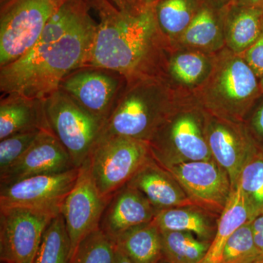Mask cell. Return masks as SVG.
<instances>
[{
  "label": "cell",
  "mask_w": 263,
  "mask_h": 263,
  "mask_svg": "<svg viewBox=\"0 0 263 263\" xmlns=\"http://www.w3.org/2000/svg\"><path fill=\"white\" fill-rule=\"evenodd\" d=\"M252 218L263 214V150L262 147L246 164L238 179Z\"/></svg>",
  "instance_id": "83f0119b"
},
{
  "label": "cell",
  "mask_w": 263,
  "mask_h": 263,
  "mask_svg": "<svg viewBox=\"0 0 263 263\" xmlns=\"http://www.w3.org/2000/svg\"><path fill=\"white\" fill-rule=\"evenodd\" d=\"M248 263H263V255L259 256V257L254 259V260L251 261Z\"/></svg>",
  "instance_id": "f35d334b"
},
{
  "label": "cell",
  "mask_w": 263,
  "mask_h": 263,
  "mask_svg": "<svg viewBox=\"0 0 263 263\" xmlns=\"http://www.w3.org/2000/svg\"><path fill=\"white\" fill-rule=\"evenodd\" d=\"M214 5L220 8H226L228 5L234 3L235 0H211Z\"/></svg>",
  "instance_id": "74e56055"
},
{
  "label": "cell",
  "mask_w": 263,
  "mask_h": 263,
  "mask_svg": "<svg viewBox=\"0 0 263 263\" xmlns=\"http://www.w3.org/2000/svg\"><path fill=\"white\" fill-rule=\"evenodd\" d=\"M262 95L254 71L240 55L226 47L216 53L212 75L193 97L208 113L245 122Z\"/></svg>",
  "instance_id": "277c9868"
},
{
  "label": "cell",
  "mask_w": 263,
  "mask_h": 263,
  "mask_svg": "<svg viewBox=\"0 0 263 263\" xmlns=\"http://www.w3.org/2000/svg\"><path fill=\"white\" fill-rule=\"evenodd\" d=\"M155 214L146 197L127 184L110 197L102 216L100 230L114 241L123 232L153 221Z\"/></svg>",
  "instance_id": "2e32d148"
},
{
  "label": "cell",
  "mask_w": 263,
  "mask_h": 263,
  "mask_svg": "<svg viewBox=\"0 0 263 263\" xmlns=\"http://www.w3.org/2000/svg\"><path fill=\"white\" fill-rule=\"evenodd\" d=\"M90 8L89 0H67L59 6L35 45L0 67L2 94L44 100L67 76L84 67L97 28Z\"/></svg>",
  "instance_id": "6da1fadb"
},
{
  "label": "cell",
  "mask_w": 263,
  "mask_h": 263,
  "mask_svg": "<svg viewBox=\"0 0 263 263\" xmlns=\"http://www.w3.org/2000/svg\"><path fill=\"white\" fill-rule=\"evenodd\" d=\"M152 157L148 142L100 136L85 164L99 191L110 200Z\"/></svg>",
  "instance_id": "8992f818"
},
{
  "label": "cell",
  "mask_w": 263,
  "mask_h": 263,
  "mask_svg": "<svg viewBox=\"0 0 263 263\" xmlns=\"http://www.w3.org/2000/svg\"><path fill=\"white\" fill-rule=\"evenodd\" d=\"M233 3L243 5V6L262 8L263 9V0H235Z\"/></svg>",
  "instance_id": "8d00e7d4"
},
{
  "label": "cell",
  "mask_w": 263,
  "mask_h": 263,
  "mask_svg": "<svg viewBox=\"0 0 263 263\" xmlns=\"http://www.w3.org/2000/svg\"><path fill=\"white\" fill-rule=\"evenodd\" d=\"M250 224L254 243L259 252L263 254V214L254 218Z\"/></svg>",
  "instance_id": "836d02e7"
},
{
  "label": "cell",
  "mask_w": 263,
  "mask_h": 263,
  "mask_svg": "<svg viewBox=\"0 0 263 263\" xmlns=\"http://www.w3.org/2000/svg\"><path fill=\"white\" fill-rule=\"evenodd\" d=\"M55 216L27 208H0L1 262L33 263L43 234Z\"/></svg>",
  "instance_id": "30bf717a"
},
{
  "label": "cell",
  "mask_w": 263,
  "mask_h": 263,
  "mask_svg": "<svg viewBox=\"0 0 263 263\" xmlns=\"http://www.w3.org/2000/svg\"><path fill=\"white\" fill-rule=\"evenodd\" d=\"M183 98L164 78L127 83L100 136H124L149 142Z\"/></svg>",
  "instance_id": "3957f363"
},
{
  "label": "cell",
  "mask_w": 263,
  "mask_h": 263,
  "mask_svg": "<svg viewBox=\"0 0 263 263\" xmlns=\"http://www.w3.org/2000/svg\"><path fill=\"white\" fill-rule=\"evenodd\" d=\"M79 174V168H74L60 174L33 176L0 186V208H27L59 215Z\"/></svg>",
  "instance_id": "4fadbf2b"
},
{
  "label": "cell",
  "mask_w": 263,
  "mask_h": 263,
  "mask_svg": "<svg viewBox=\"0 0 263 263\" xmlns=\"http://www.w3.org/2000/svg\"><path fill=\"white\" fill-rule=\"evenodd\" d=\"M50 1L56 3L57 5H62V3H65V2L67 1V0H50Z\"/></svg>",
  "instance_id": "ab89813d"
},
{
  "label": "cell",
  "mask_w": 263,
  "mask_h": 263,
  "mask_svg": "<svg viewBox=\"0 0 263 263\" xmlns=\"http://www.w3.org/2000/svg\"><path fill=\"white\" fill-rule=\"evenodd\" d=\"M160 232L162 259L170 263H199L212 243L187 232Z\"/></svg>",
  "instance_id": "484cf974"
},
{
  "label": "cell",
  "mask_w": 263,
  "mask_h": 263,
  "mask_svg": "<svg viewBox=\"0 0 263 263\" xmlns=\"http://www.w3.org/2000/svg\"><path fill=\"white\" fill-rule=\"evenodd\" d=\"M158 263H170V262H167V261L164 260V259H161L160 262H159Z\"/></svg>",
  "instance_id": "7bdbcfd3"
},
{
  "label": "cell",
  "mask_w": 263,
  "mask_h": 263,
  "mask_svg": "<svg viewBox=\"0 0 263 263\" xmlns=\"http://www.w3.org/2000/svg\"><path fill=\"white\" fill-rule=\"evenodd\" d=\"M9 1V0H0V2H1V5L5 4V3H6L7 2Z\"/></svg>",
  "instance_id": "b9f144b4"
},
{
  "label": "cell",
  "mask_w": 263,
  "mask_h": 263,
  "mask_svg": "<svg viewBox=\"0 0 263 263\" xmlns=\"http://www.w3.org/2000/svg\"><path fill=\"white\" fill-rule=\"evenodd\" d=\"M240 56L260 79L263 76V33Z\"/></svg>",
  "instance_id": "1f68e13d"
},
{
  "label": "cell",
  "mask_w": 263,
  "mask_h": 263,
  "mask_svg": "<svg viewBox=\"0 0 263 263\" xmlns=\"http://www.w3.org/2000/svg\"><path fill=\"white\" fill-rule=\"evenodd\" d=\"M43 129H44L22 132L1 140L0 174L13 165L28 151Z\"/></svg>",
  "instance_id": "4dcf8cb0"
},
{
  "label": "cell",
  "mask_w": 263,
  "mask_h": 263,
  "mask_svg": "<svg viewBox=\"0 0 263 263\" xmlns=\"http://www.w3.org/2000/svg\"><path fill=\"white\" fill-rule=\"evenodd\" d=\"M60 5L50 0H9L1 5L0 67L24 56L35 45Z\"/></svg>",
  "instance_id": "ba28073f"
},
{
  "label": "cell",
  "mask_w": 263,
  "mask_h": 263,
  "mask_svg": "<svg viewBox=\"0 0 263 263\" xmlns=\"http://www.w3.org/2000/svg\"><path fill=\"white\" fill-rule=\"evenodd\" d=\"M205 132L213 158L226 170L235 189L246 164L261 146L245 122L228 120L205 110Z\"/></svg>",
  "instance_id": "8fae6325"
},
{
  "label": "cell",
  "mask_w": 263,
  "mask_h": 263,
  "mask_svg": "<svg viewBox=\"0 0 263 263\" xmlns=\"http://www.w3.org/2000/svg\"><path fill=\"white\" fill-rule=\"evenodd\" d=\"M108 201L99 191L84 163L79 168L77 181L60 209L70 237L71 259L82 240L100 229Z\"/></svg>",
  "instance_id": "5bb4252c"
},
{
  "label": "cell",
  "mask_w": 263,
  "mask_h": 263,
  "mask_svg": "<svg viewBox=\"0 0 263 263\" xmlns=\"http://www.w3.org/2000/svg\"><path fill=\"white\" fill-rule=\"evenodd\" d=\"M201 0H157L156 18L172 49L173 45L187 29Z\"/></svg>",
  "instance_id": "d4e9b609"
},
{
  "label": "cell",
  "mask_w": 263,
  "mask_h": 263,
  "mask_svg": "<svg viewBox=\"0 0 263 263\" xmlns=\"http://www.w3.org/2000/svg\"><path fill=\"white\" fill-rule=\"evenodd\" d=\"M259 84H260L261 90H262L263 94V76L260 79H259Z\"/></svg>",
  "instance_id": "60d3db41"
},
{
  "label": "cell",
  "mask_w": 263,
  "mask_h": 263,
  "mask_svg": "<svg viewBox=\"0 0 263 263\" xmlns=\"http://www.w3.org/2000/svg\"><path fill=\"white\" fill-rule=\"evenodd\" d=\"M216 57V53L172 49L166 62L164 79L180 96L193 97L212 75Z\"/></svg>",
  "instance_id": "e0dca14e"
},
{
  "label": "cell",
  "mask_w": 263,
  "mask_h": 263,
  "mask_svg": "<svg viewBox=\"0 0 263 263\" xmlns=\"http://www.w3.org/2000/svg\"><path fill=\"white\" fill-rule=\"evenodd\" d=\"M246 119L247 124L251 134L254 137L259 146H263V100L259 102L257 106L254 107L253 111L250 117Z\"/></svg>",
  "instance_id": "d6a6232c"
},
{
  "label": "cell",
  "mask_w": 263,
  "mask_h": 263,
  "mask_svg": "<svg viewBox=\"0 0 263 263\" xmlns=\"http://www.w3.org/2000/svg\"><path fill=\"white\" fill-rule=\"evenodd\" d=\"M74 168L68 152L50 129L41 131L32 146L13 165L0 174V186L41 175L60 174Z\"/></svg>",
  "instance_id": "9a60e30c"
},
{
  "label": "cell",
  "mask_w": 263,
  "mask_h": 263,
  "mask_svg": "<svg viewBox=\"0 0 263 263\" xmlns=\"http://www.w3.org/2000/svg\"><path fill=\"white\" fill-rule=\"evenodd\" d=\"M162 165L213 158L205 132V110L194 97L181 100L148 142Z\"/></svg>",
  "instance_id": "5b68a950"
},
{
  "label": "cell",
  "mask_w": 263,
  "mask_h": 263,
  "mask_svg": "<svg viewBox=\"0 0 263 263\" xmlns=\"http://www.w3.org/2000/svg\"><path fill=\"white\" fill-rule=\"evenodd\" d=\"M250 222L240 227L228 238L219 263H248L263 255L254 243Z\"/></svg>",
  "instance_id": "f1b7e54d"
},
{
  "label": "cell",
  "mask_w": 263,
  "mask_h": 263,
  "mask_svg": "<svg viewBox=\"0 0 263 263\" xmlns=\"http://www.w3.org/2000/svg\"><path fill=\"white\" fill-rule=\"evenodd\" d=\"M224 41L230 51L240 55L263 33V9L232 3L224 9Z\"/></svg>",
  "instance_id": "44dd1931"
},
{
  "label": "cell",
  "mask_w": 263,
  "mask_h": 263,
  "mask_svg": "<svg viewBox=\"0 0 263 263\" xmlns=\"http://www.w3.org/2000/svg\"><path fill=\"white\" fill-rule=\"evenodd\" d=\"M111 263H133L130 259L128 258L120 249L115 246V252H114L113 260Z\"/></svg>",
  "instance_id": "d590c367"
},
{
  "label": "cell",
  "mask_w": 263,
  "mask_h": 263,
  "mask_svg": "<svg viewBox=\"0 0 263 263\" xmlns=\"http://www.w3.org/2000/svg\"><path fill=\"white\" fill-rule=\"evenodd\" d=\"M116 5L120 6H141L153 4L157 0H111Z\"/></svg>",
  "instance_id": "e575fe53"
},
{
  "label": "cell",
  "mask_w": 263,
  "mask_h": 263,
  "mask_svg": "<svg viewBox=\"0 0 263 263\" xmlns=\"http://www.w3.org/2000/svg\"><path fill=\"white\" fill-rule=\"evenodd\" d=\"M253 220L239 184L233 189L226 208L218 218L215 236L206 255L199 263H219L227 240L238 228Z\"/></svg>",
  "instance_id": "603a6c76"
},
{
  "label": "cell",
  "mask_w": 263,
  "mask_h": 263,
  "mask_svg": "<svg viewBox=\"0 0 263 263\" xmlns=\"http://www.w3.org/2000/svg\"><path fill=\"white\" fill-rule=\"evenodd\" d=\"M224 9L211 0H201L193 21L173 45L172 49L193 50L212 54L224 49Z\"/></svg>",
  "instance_id": "ac0fdd59"
},
{
  "label": "cell",
  "mask_w": 263,
  "mask_h": 263,
  "mask_svg": "<svg viewBox=\"0 0 263 263\" xmlns=\"http://www.w3.org/2000/svg\"><path fill=\"white\" fill-rule=\"evenodd\" d=\"M155 3L128 7L111 0H89L100 22L84 67L113 71L127 83L164 78L171 47L157 23Z\"/></svg>",
  "instance_id": "7a4b0ae2"
},
{
  "label": "cell",
  "mask_w": 263,
  "mask_h": 263,
  "mask_svg": "<svg viewBox=\"0 0 263 263\" xmlns=\"http://www.w3.org/2000/svg\"><path fill=\"white\" fill-rule=\"evenodd\" d=\"M215 217L200 208L183 206L157 211L153 221L160 231L187 232L212 242L217 228Z\"/></svg>",
  "instance_id": "7402d4cb"
},
{
  "label": "cell",
  "mask_w": 263,
  "mask_h": 263,
  "mask_svg": "<svg viewBox=\"0 0 263 263\" xmlns=\"http://www.w3.org/2000/svg\"><path fill=\"white\" fill-rule=\"evenodd\" d=\"M114 242L133 263H158L162 259L161 232L153 221L123 232Z\"/></svg>",
  "instance_id": "cb8c5ba5"
},
{
  "label": "cell",
  "mask_w": 263,
  "mask_h": 263,
  "mask_svg": "<svg viewBox=\"0 0 263 263\" xmlns=\"http://www.w3.org/2000/svg\"><path fill=\"white\" fill-rule=\"evenodd\" d=\"M160 165L178 181L195 206L219 217L233 190L229 175L220 164L212 159Z\"/></svg>",
  "instance_id": "9c48e42d"
},
{
  "label": "cell",
  "mask_w": 263,
  "mask_h": 263,
  "mask_svg": "<svg viewBox=\"0 0 263 263\" xmlns=\"http://www.w3.org/2000/svg\"><path fill=\"white\" fill-rule=\"evenodd\" d=\"M127 184L141 192L156 212L171 208L195 206L178 181L153 157Z\"/></svg>",
  "instance_id": "d6986e66"
},
{
  "label": "cell",
  "mask_w": 263,
  "mask_h": 263,
  "mask_svg": "<svg viewBox=\"0 0 263 263\" xmlns=\"http://www.w3.org/2000/svg\"><path fill=\"white\" fill-rule=\"evenodd\" d=\"M115 243L100 229L82 240L70 263H111Z\"/></svg>",
  "instance_id": "f546056e"
},
{
  "label": "cell",
  "mask_w": 263,
  "mask_h": 263,
  "mask_svg": "<svg viewBox=\"0 0 263 263\" xmlns=\"http://www.w3.org/2000/svg\"><path fill=\"white\" fill-rule=\"evenodd\" d=\"M44 110L48 127L80 168L101 135L103 123L60 89L44 99Z\"/></svg>",
  "instance_id": "52a82bcc"
},
{
  "label": "cell",
  "mask_w": 263,
  "mask_h": 263,
  "mask_svg": "<svg viewBox=\"0 0 263 263\" xmlns=\"http://www.w3.org/2000/svg\"><path fill=\"white\" fill-rule=\"evenodd\" d=\"M126 84L124 78L113 71L86 67L67 76L59 89L104 124Z\"/></svg>",
  "instance_id": "7c38bea8"
},
{
  "label": "cell",
  "mask_w": 263,
  "mask_h": 263,
  "mask_svg": "<svg viewBox=\"0 0 263 263\" xmlns=\"http://www.w3.org/2000/svg\"><path fill=\"white\" fill-rule=\"evenodd\" d=\"M48 128L44 100L16 94L4 95L0 102V141L22 132Z\"/></svg>",
  "instance_id": "ffe728a7"
},
{
  "label": "cell",
  "mask_w": 263,
  "mask_h": 263,
  "mask_svg": "<svg viewBox=\"0 0 263 263\" xmlns=\"http://www.w3.org/2000/svg\"><path fill=\"white\" fill-rule=\"evenodd\" d=\"M71 243L61 214L48 224L33 263H70Z\"/></svg>",
  "instance_id": "4316f807"
}]
</instances>
